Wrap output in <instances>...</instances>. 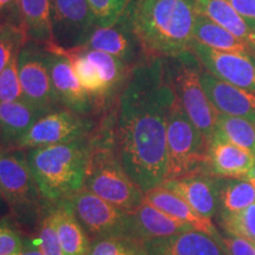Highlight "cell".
<instances>
[{"mask_svg": "<svg viewBox=\"0 0 255 255\" xmlns=\"http://www.w3.org/2000/svg\"><path fill=\"white\" fill-rule=\"evenodd\" d=\"M176 100L167 59H146L121 91L115 136L124 169L139 188L161 186L167 175V123Z\"/></svg>", "mask_w": 255, "mask_h": 255, "instance_id": "1", "label": "cell"}, {"mask_svg": "<svg viewBox=\"0 0 255 255\" xmlns=\"http://www.w3.org/2000/svg\"><path fill=\"white\" fill-rule=\"evenodd\" d=\"M126 11L146 59L175 58L190 50L199 15L195 0H130Z\"/></svg>", "mask_w": 255, "mask_h": 255, "instance_id": "2", "label": "cell"}, {"mask_svg": "<svg viewBox=\"0 0 255 255\" xmlns=\"http://www.w3.org/2000/svg\"><path fill=\"white\" fill-rule=\"evenodd\" d=\"M92 133L66 143L25 150L31 173L46 202H60L84 188Z\"/></svg>", "mask_w": 255, "mask_h": 255, "instance_id": "3", "label": "cell"}, {"mask_svg": "<svg viewBox=\"0 0 255 255\" xmlns=\"http://www.w3.org/2000/svg\"><path fill=\"white\" fill-rule=\"evenodd\" d=\"M91 157L84 188L117 208L131 213L144 201V191L121 162L115 136V116L98 124L91 136Z\"/></svg>", "mask_w": 255, "mask_h": 255, "instance_id": "4", "label": "cell"}, {"mask_svg": "<svg viewBox=\"0 0 255 255\" xmlns=\"http://www.w3.org/2000/svg\"><path fill=\"white\" fill-rule=\"evenodd\" d=\"M0 196L15 218L38 222L46 201L41 196L23 149H0Z\"/></svg>", "mask_w": 255, "mask_h": 255, "instance_id": "5", "label": "cell"}, {"mask_svg": "<svg viewBox=\"0 0 255 255\" xmlns=\"http://www.w3.org/2000/svg\"><path fill=\"white\" fill-rule=\"evenodd\" d=\"M207 155L208 142L191 122L176 97L167 123L165 181L206 173Z\"/></svg>", "mask_w": 255, "mask_h": 255, "instance_id": "6", "label": "cell"}, {"mask_svg": "<svg viewBox=\"0 0 255 255\" xmlns=\"http://www.w3.org/2000/svg\"><path fill=\"white\" fill-rule=\"evenodd\" d=\"M167 64L177 101L209 143L215 133L219 113L201 84L202 64L190 50L167 59Z\"/></svg>", "mask_w": 255, "mask_h": 255, "instance_id": "7", "label": "cell"}, {"mask_svg": "<svg viewBox=\"0 0 255 255\" xmlns=\"http://www.w3.org/2000/svg\"><path fill=\"white\" fill-rule=\"evenodd\" d=\"M60 202L78 220L91 242L108 238H129V213L85 188Z\"/></svg>", "mask_w": 255, "mask_h": 255, "instance_id": "8", "label": "cell"}, {"mask_svg": "<svg viewBox=\"0 0 255 255\" xmlns=\"http://www.w3.org/2000/svg\"><path fill=\"white\" fill-rule=\"evenodd\" d=\"M97 126L91 116L77 114L62 107L40 117L21 137L14 149L27 150L38 146L66 143L91 135Z\"/></svg>", "mask_w": 255, "mask_h": 255, "instance_id": "9", "label": "cell"}, {"mask_svg": "<svg viewBox=\"0 0 255 255\" xmlns=\"http://www.w3.org/2000/svg\"><path fill=\"white\" fill-rule=\"evenodd\" d=\"M18 69L25 101L47 113L62 108L51 81L43 45L26 41L18 53Z\"/></svg>", "mask_w": 255, "mask_h": 255, "instance_id": "10", "label": "cell"}, {"mask_svg": "<svg viewBox=\"0 0 255 255\" xmlns=\"http://www.w3.org/2000/svg\"><path fill=\"white\" fill-rule=\"evenodd\" d=\"M44 57L62 107L77 114L91 116L97 107L94 98L76 77L68 57L56 49L55 43L44 46Z\"/></svg>", "mask_w": 255, "mask_h": 255, "instance_id": "11", "label": "cell"}, {"mask_svg": "<svg viewBox=\"0 0 255 255\" xmlns=\"http://www.w3.org/2000/svg\"><path fill=\"white\" fill-rule=\"evenodd\" d=\"M190 51L207 71L245 90L255 94V56L210 49L194 40Z\"/></svg>", "mask_w": 255, "mask_h": 255, "instance_id": "12", "label": "cell"}, {"mask_svg": "<svg viewBox=\"0 0 255 255\" xmlns=\"http://www.w3.org/2000/svg\"><path fill=\"white\" fill-rule=\"evenodd\" d=\"M81 47L109 53L123 60L130 68L146 60L130 25L127 11L110 26H96Z\"/></svg>", "mask_w": 255, "mask_h": 255, "instance_id": "13", "label": "cell"}, {"mask_svg": "<svg viewBox=\"0 0 255 255\" xmlns=\"http://www.w3.org/2000/svg\"><path fill=\"white\" fill-rule=\"evenodd\" d=\"M56 44L64 49L78 47L96 27L88 0H51Z\"/></svg>", "mask_w": 255, "mask_h": 255, "instance_id": "14", "label": "cell"}, {"mask_svg": "<svg viewBox=\"0 0 255 255\" xmlns=\"http://www.w3.org/2000/svg\"><path fill=\"white\" fill-rule=\"evenodd\" d=\"M201 84L219 114L241 117L255 123V94L216 78L203 68Z\"/></svg>", "mask_w": 255, "mask_h": 255, "instance_id": "15", "label": "cell"}, {"mask_svg": "<svg viewBox=\"0 0 255 255\" xmlns=\"http://www.w3.org/2000/svg\"><path fill=\"white\" fill-rule=\"evenodd\" d=\"M180 195L194 210L207 219H215L219 210L218 177L206 173L188 175L161 184Z\"/></svg>", "mask_w": 255, "mask_h": 255, "instance_id": "16", "label": "cell"}, {"mask_svg": "<svg viewBox=\"0 0 255 255\" xmlns=\"http://www.w3.org/2000/svg\"><path fill=\"white\" fill-rule=\"evenodd\" d=\"M255 165V155L218 135L208 143L206 173L216 177L247 178Z\"/></svg>", "mask_w": 255, "mask_h": 255, "instance_id": "17", "label": "cell"}, {"mask_svg": "<svg viewBox=\"0 0 255 255\" xmlns=\"http://www.w3.org/2000/svg\"><path fill=\"white\" fill-rule=\"evenodd\" d=\"M143 246L149 255H228L220 234L212 237L195 229L143 242Z\"/></svg>", "mask_w": 255, "mask_h": 255, "instance_id": "18", "label": "cell"}, {"mask_svg": "<svg viewBox=\"0 0 255 255\" xmlns=\"http://www.w3.org/2000/svg\"><path fill=\"white\" fill-rule=\"evenodd\" d=\"M129 238L139 242L169 238L180 233L193 231L187 223L178 221L155 208L150 203H143L129 213Z\"/></svg>", "mask_w": 255, "mask_h": 255, "instance_id": "19", "label": "cell"}, {"mask_svg": "<svg viewBox=\"0 0 255 255\" xmlns=\"http://www.w3.org/2000/svg\"><path fill=\"white\" fill-rule=\"evenodd\" d=\"M144 201L171 218L187 223L195 231L203 232L212 237H218L220 234L219 228L212 220L201 216L182 197L163 186L145 191Z\"/></svg>", "mask_w": 255, "mask_h": 255, "instance_id": "20", "label": "cell"}, {"mask_svg": "<svg viewBox=\"0 0 255 255\" xmlns=\"http://www.w3.org/2000/svg\"><path fill=\"white\" fill-rule=\"evenodd\" d=\"M47 111L26 101L0 103V135L2 148H15L21 137Z\"/></svg>", "mask_w": 255, "mask_h": 255, "instance_id": "21", "label": "cell"}, {"mask_svg": "<svg viewBox=\"0 0 255 255\" xmlns=\"http://www.w3.org/2000/svg\"><path fill=\"white\" fill-rule=\"evenodd\" d=\"M19 21L27 40L40 45L56 43L51 0H18Z\"/></svg>", "mask_w": 255, "mask_h": 255, "instance_id": "22", "label": "cell"}, {"mask_svg": "<svg viewBox=\"0 0 255 255\" xmlns=\"http://www.w3.org/2000/svg\"><path fill=\"white\" fill-rule=\"evenodd\" d=\"M51 216L65 255H88L91 240L63 202L50 203Z\"/></svg>", "mask_w": 255, "mask_h": 255, "instance_id": "23", "label": "cell"}, {"mask_svg": "<svg viewBox=\"0 0 255 255\" xmlns=\"http://www.w3.org/2000/svg\"><path fill=\"white\" fill-rule=\"evenodd\" d=\"M197 13L206 15L220 26L246 41L255 52V30L233 8L227 0H195Z\"/></svg>", "mask_w": 255, "mask_h": 255, "instance_id": "24", "label": "cell"}, {"mask_svg": "<svg viewBox=\"0 0 255 255\" xmlns=\"http://www.w3.org/2000/svg\"><path fill=\"white\" fill-rule=\"evenodd\" d=\"M82 50L100 72L104 88V104H107L117 92L120 91L121 94L132 68L109 53L84 47H82Z\"/></svg>", "mask_w": 255, "mask_h": 255, "instance_id": "25", "label": "cell"}, {"mask_svg": "<svg viewBox=\"0 0 255 255\" xmlns=\"http://www.w3.org/2000/svg\"><path fill=\"white\" fill-rule=\"evenodd\" d=\"M194 40L210 49L255 56L254 50L246 41L239 39L226 28L221 27L202 14H199L196 18L195 27H194Z\"/></svg>", "mask_w": 255, "mask_h": 255, "instance_id": "26", "label": "cell"}, {"mask_svg": "<svg viewBox=\"0 0 255 255\" xmlns=\"http://www.w3.org/2000/svg\"><path fill=\"white\" fill-rule=\"evenodd\" d=\"M219 210L216 218L235 214L255 203V187L248 178L218 177Z\"/></svg>", "mask_w": 255, "mask_h": 255, "instance_id": "27", "label": "cell"}, {"mask_svg": "<svg viewBox=\"0 0 255 255\" xmlns=\"http://www.w3.org/2000/svg\"><path fill=\"white\" fill-rule=\"evenodd\" d=\"M56 49L60 51L63 55L68 57L71 62L72 69L75 71L76 77L78 78L82 87L87 90L94 98L96 107L102 108L104 104V88L102 83L100 72L96 66L90 62V59L85 56L82 47H72V49H64L55 43Z\"/></svg>", "mask_w": 255, "mask_h": 255, "instance_id": "28", "label": "cell"}, {"mask_svg": "<svg viewBox=\"0 0 255 255\" xmlns=\"http://www.w3.org/2000/svg\"><path fill=\"white\" fill-rule=\"evenodd\" d=\"M214 135L222 137L255 155V123L250 120L219 114Z\"/></svg>", "mask_w": 255, "mask_h": 255, "instance_id": "29", "label": "cell"}, {"mask_svg": "<svg viewBox=\"0 0 255 255\" xmlns=\"http://www.w3.org/2000/svg\"><path fill=\"white\" fill-rule=\"evenodd\" d=\"M221 232L245 238L255 244V203L235 214L215 219Z\"/></svg>", "mask_w": 255, "mask_h": 255, "instance_id": "30", "label": "cell"}, {"mask_svg": "<svg viewBox=\"0 0 255 255\" xmlns=\"http://www.w3.org/2000/svg\"><path fill=\"white\" fill-rule=\"evenodd\" d=\"M26 41L27 38L19 25L0 21V73L18 55Z\"/></svg>", "mask_w": 255, "mask_h": 255, "instance_id": "31", "label": "cell"}, {"mask_svg": "<svg viewBox=\"0 0 255 255\" xmlns=\"http://www.w3.org/2000/svg\"><path fill=\"white\" fill-rule=\"evenodd\" d=\"M88 255H149L142 242L131 238H108L91 242Z\"/></svg>", "mask_w": 255, "mask_h": 255, "instance_id": "32", "label": "cell"}, {"mask_svg": "<svg viewBox=\"0 0 255 255\" xmlns=\"http://www.w3.org/2000/svg\"><path fill=\"white\" fill-rule=\"evenodd\" d=\"M37 242L43 255H65L51 216L50 202H46L37 222Z\"/></svg>", "mask_w": 255, "mask_h": 255, "instance_id": "33", "label": "cell"}, {"mask_svg": "<svg viewBox=\"0 0 255 255\" xmlns=\"http://www.w3.org/2000/svg\"><path fill=\"white\" fill-rule=\"evenodd\" d=\"M25 101L20 79H19L18 55L0 73V103Z\"/></svg>", "mask_w": 255, "mask_h": 255, "instance_id": "34", "label": "cell"}, {"mask_svg": "<svg viewBox=\"0 0 255 255\" xmlns=\"http://www.w3.org/2000/svg\"><path fill=\"white\" fill-rule=\"evenodd\" d=\"M96 26H110L119 20L130 0H88Z\"/></svg>", "mask_w": 255, "mask_h": 255, "instance_id": "35", "label": "cell"}, {"mask_svg": "<svg viewBox=\"0 0 255 255\" xmlns=\"http://www.w3.org/2000/svg\"><path fill=\"white\" fill-rule=\"evenodd\" d=\"M24 246L25 238L17 229L0 223V255H17Z\"/></svg>", "mask_w": 255, "mask_h": 255, "instance_id": "36", "label": "cell"}, {"mask_svg": "<svg viewBox=\"0 0 255 255\" xmlns=\"http://www.w3.org/2000/svg\"><path fill=\"white\" fill-rule=\"evenodd\" d=\"M220 238L228 255H255V244L247 239L221 231Z\"/></svg>", "mask_w": 255, "mask_h": 255, "instance_id": "37", "label": "cell"}, {"mask_svg": "<svg viewBox=\"0 0 255 255\" xmlns=\"http://www.w3.org/2000/svg\"><path fill=\"white\" fill-rule=\"evenodd\" d=\"M233 8L255 30V0H227Z\"/></svg>", "mask_w": 255, "mask_h": 255, "instance_id": "38", "label": "cell"}, {"mask_svg": "<svg viewBox=\"0 0 255 255\" xmlns=\"http://www.w3.org/2000/svg\"><path fill=\"white\" fill-rule=\"evenodd\" d=\"M0 18L1 21H9L20 26L18 0H0Z\"/></svg>", "mask_w": 255, "mask_h": 255, "instance_id": "39", "label": "cell"}, {"mask_svg": "<svg viewBox=\"0 0 255 255\" xmlns=\"http://www.w3.org/2000/svg\"><path fill=\"white\" fill-rule=\"evenodd\" d=\"M17 255H43L39 246H38L37 240H32V239L25 238V246L23 251Z\"/></svg>", "mask_w": 255, "mask_h": 255, "instance_id": "40", "label": "cell"}, {"mask_svg": "<svg viewBox=\"0 0 255 255\" xmlns=\"http://www.w3.org/2000/svg\"><path fill=\"white\" fill-rule=\"evenodd\" d=\"M248 177H255V165H254V168L252 169V171H251V174L248 175ZM247 177V178H248Z\"/></svg>", "mask_w": 255, "mask_h": 255, "instance_id": "41", "label": "cell"}, {"mask_svg": "<svg viewBox=\"0 0 255 255\" xmlns=\"http://www.w3.org/2000/svg\"><path fill=\"white\" fill-rule=\"evenodd\" d=\"M248 180H250L251 182L253 183V186L255 187V177H248Z\"/></svg>", "mask_w": 255, "mask_h": 255, "instance_id": "42", "label": "cell"}, {"mask_svg": "<svg viewBox=\"0 0 255 255\" xmlns=\"http://www.w3.org/2000/svg\"><path fill=\"white\" fill-rule=\"evenodd\" d=\"M2 148V141H1V135H0V149Z\"/></svg>", "mask_w": 255, "mask_h": 255, "instance_id": "43", "label": "cell"}, {"mask_svg": "<svg viewBox=\"0 0 255 255\" xmlns=\"http://www.w3.org/2000/svg\"><path fill=\"white\" fill-rule=\"evenodd\" d=\"M0 200H2V199H1V196H0ZM0 205H1V201H0Z\"/></svg>", "mask_w": 255, "mask_h": 255, "instance_id": "44", "label": "cell"}, {"mask_svg": "<svg viewBox=\"0 0 255 255\" xmlns=\"http://www.w3.org/2000/svg\"><path fill=\"white\" fill-rule=\"evenodd\" d=\"M0 21H1V18H0Z\"/></svg>", "mask_w": 255, "mask_h": 255, "instance_id": "45", "label": "cell"}]
</instances>
